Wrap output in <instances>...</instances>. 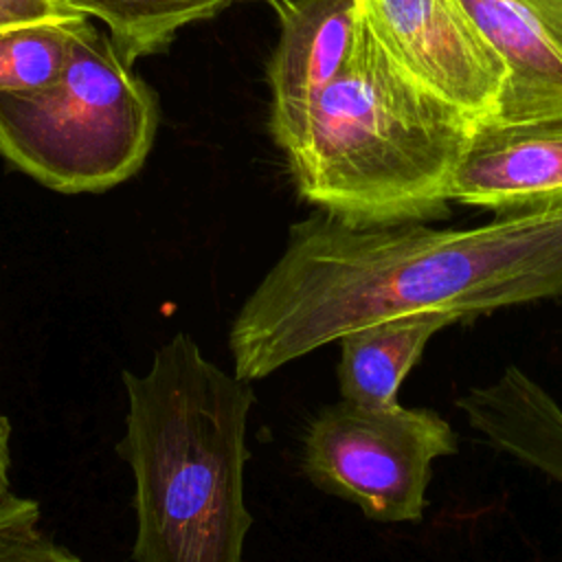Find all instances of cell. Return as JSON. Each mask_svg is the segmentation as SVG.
Segmentation results:
<instances>
[{
  "instance_id": "5b68a950",
  "label": "cell",
  "mask_w": 562,
  "mask_h": 562,
  "mask_svg": "<svg viewBox=\"0 0 562 562\" xmlns=\"http://www.w3.org/2000/svg\"><path fill=\"white\" fill-rule=\"evenodd\" d=\"M457 452L452 426L430 408H321L303 439L310 481L380 522H415L426 512L432 463Z\"/></svg>"
},
{
  "instance_id": "e0dca14e",
  "label": "cell",
  "mask_w": 562,
  "mask_h": 562,
  "mask_svg": "<svg viewBox=\"0 0 562 562\" xmlns=\"http://www.w3.org/2000/svg\"><path fill=\"white\" fill-rule=\"evenodd\" d=\"M266 2H277V0H266Z\"/></svg>"
},
{
  "instance_id": "7a4b0ae2",
  "label": "cell",
  "mask_w": 562,
  "mask_h": 562,
  "mask_svg": "<svg viewBox=\"0 0 562 562\" xmlns=\"http://www.w3.org/2000/svg\"><path fill=\"white\" fill-rule=\"evenodd\" d=\"M134 474V562H241L252 514L244 503L250 382L213 364L180 331L151 367L123 373Z\"/></svg>"
},
{
  "instance_id": "4fadbf2b",
  "label": "cell",
  "mask_w": 562,
  "mask_h": 562,
  "mask_svg": "<svg viewBox=\"0 0 562 562\" xmlns=\"http://www.w3.org/2000/svg\"><path fill=\"white\" fill-rule=\"evenodd\" d=\"M37 22L0 31V92H29L50 86L66 68L75 24Z\"/></svg>"
},
{
  "instance_id": "8fae6325",
  "label": "cell",
  "mask_w": 562,
  "mask_h": 562,
  "mask_svg": "<svg viewBox=\"0 0 562 562\" xmlns=\"http://www.w3.org/2000/svg\"><path fill=\"white\" fill-rule=\"evenodd\" d=\"M461 318L446 312H419L375 321L338 338L340 400L367 406H397V393L408 371L422 358L428 340Z\"/></svg>"
},
{
  "instance_id": "ba28073f",
  "label": "cell",
  "mask_w": 562,
  "mask_h": 562,
  "mask_svg": "<svg viewBox=\"0 0 562 562\" xmlns=\"http://www.w3.org/2000/svg\"><path fill=\"white\" fill-rule=\"evenodd\" d=\"M507 81L494 121L562 116V0H459Z\"/></svg>"
},
{
  "instance_id": "9a60e30c",
  "label": "cell",
  "mask_w": 562,
  "mask_h": 562,
  "mask_svg": "<svg viewBox=\"0 0 562 562\" xmlns=\"http://www.w3.org/2000/svg\"><path fill=\"white\" fill-rule=\"evenodd\" d=\"M88 15L79 13L64 0H0V31L37 24V22H72Z\"/></svg>"
},
{
  "instance_id": "2e32d148",
  "label": "cell",
  "mask_w": 562,
  "mask_h": 562,
  "mask_svg": "<svg viewBox=\"0 0 562 562\" xmlns=\"http://www.w3.org/2000/svg\"><path fill=\"white\" fill-rule=\"evenodd\" d=\"M11 424L0 413V501L11 494L9 485V470H11Z\"/></svg>"
},
{
  "instance_id": "3957f363",
  "label": "cell",
  "mask_w": 562,
  "mask_h": 562,
  "mask_svg": "<svg viewBox=\"0 0 562 562\" xmlns=\"http://www.w3.org/2000/svg\"><path fill=\"white\" fill-rule=\"evenodd\" d=\"M474 125L397 68L358 15L340 75L274 138L301 198L353 226H391L448 213Z\"/></svg>"
},
{
  "instance_id": "5bb4252c",
  "label": "cell",
  "mask_w": 562,
  "mask_h": 562,
  "mask_svg": "<svg viewBox=\"0 0 562 562\" xmlns=\"http://www.w3.org/2000/svg\"><path fill=\"white\" fill-rule=\"evenodd\" d=\"M35 501L9 494L0 501V562H81L40 525Z\"/></svg>"
},
{
  "instance_id": "8992f818",
  "label": "cell",
  "mask_w": 562,
  "mask_h": 562,
  "mask_svg": "<svg viewBox=\"0 0 562 562\" xmlns=\"http://www.w3.org/2000/svg\"><path fill=\"white\" fill-rule=\"evenodd\" d=\"M356 9L413 81L474 123L496 114L507 68L459 0H356Z\"/></svg>"
},
{
  "instance_id": "7c38bea8",
  "label": "cell",
  "mask_w": 562,
  "mask_h": 562,
  "mask_svg": "<svg viewBox=\"0 0 562 562\" xmlns=\"http://www.w3.org/2000/svg\"><path fill=\"white\" fill-rule=\"evenodd\" d=\"M79 13L101 20L132 64L151 55L187 24L206 20L233 0H64Z\"/></svg>"
},
{
  "instance_id": "277c9868",
  "label": "cell",
  "mask_w": 562,
  "mask_h": 562,
  "mask_svg": "<svg viewBox=\"0 0 562 562\" xmlns=\"http://www.w3.org/2000/svg\"><path fill=\"white\" fill-rule=\"evenodd\" d=\"M112 35L88 18L75 24L64 72L46 88L0 92V154L37 182L103 191L145 162L156 103Z\"/></svg>"
},
{
  "instance_id": "30bf717a",
  "label": "cell",
  "mask_w": 562,
  "mask_h": 562,
  "mask_svg": "<svg viewBox=\"0 0 562 562\" xmlns=\"http://www.w3.org/2000/svg\"><path fill=\"white\" fill-rule=\"evenodd\" d=\"M465 422L494 448L562 485V406L520 367L457 400Z\"/></svg>"
},
{
  "instance_id": "6da1fadb",
  "label": "cell",
  "mask_w": 562,
  "mask_h": 562,
  "mask_svg": "<svg viewBox=\"0 0 562 562\" xmlns=\"http://www.w3.org/2000/svg\"><path fill=\"white\" fill-rule=\"evenodd\" d=\"M553 296H562V204L474 228L353 226L321 211L290 228L283 255L235 316L233 373L261 380L384 318L465 321Z\"/></svg>"
},
{
  "instance_id": "52a82bcc",
  "label": "cell",
  "mask_w": 562,
  "mask_h": 562,
  "mask_svg": "<svg viewBox=\"0 0 562 562\" xmlns=\"http://www.w3.org/2000/svg\"><path fill=\"white\" fill-rule=\"evenodd\" d=\"M448 198L498 215L562 204V116L476 123Z\"/></svg>"
},
{
  "instance_id": "9c48e42d",
  "label": "cell",
  "mask_w": 562,
  "mask_h": 562,
  "mask_svg": "<svg viewBox=\"0 0 562 562\" xmlns=\"http://www.w3.org/2000/svg\"><path fill=\"white\" fill-rule=\"evenodd\" d=\"M281 33L270 59L272 134L288 130L340 75L358 29L356 0H277Z\"/></svg>"
}]
</instances>
